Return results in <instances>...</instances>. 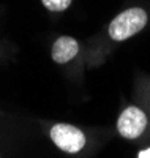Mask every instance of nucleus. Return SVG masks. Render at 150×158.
Returning a JSON list of instances; mask_svg holds the SVG:
<instances>
[{"label":"nucleus","mask_w":150,"mask_h":158,"mask_svg":"<svg viewBox=\"0 0 150 158\" xmlns=\"http://www.w3.org/2000/svg\"><path fill=\"white\" fill-rule=\"evenodd\" d=\"M147 22H148L147 11L141 6H133L119 13L111 21L107 27V33L112 41H127L128 38L142 32Z\"/></svg>","instance_id":"obj_1"},{"label":"nucleus","mask_w":150,"mask_h":158,"mask_svg":"<svg viewBox=\"0 0 150 158\" xmlns=\"http://www.w3.org/2000/svg\"><path fill=\"white\" fill-rule=\"evenodd\" d=\"M49 138L54 146L65 153H79L85 147L87 138L84 131L71 123H56L49 130Z\"/></svg>","instance_id":"obj_2"},{"label":"nucleus","mask_w":150,"mask_h":158,"mask_svg":"<svg viewBox=\"0 0 150 158\" xmlns=\"http://www.w3.org/2000/svg\"><path fill=\"white\" fill-rule=\"evenodd\" d=\"M147 123H148L147 114L141 108L128 106L120 112L117 118V131L123 139L134 141L144 135Z\"/></svg>","instance_id":"obj_3"},{"label":"nucleus","mask_w":150,"mask_h":158,"mask_svg":"<svg viewBox=\"0 0 150 158\" xmlns=\"http://www.w3.org/2000/svg\"><path fill=\"white\" fill-rule=\"evenodd\" d=\"M77 54H79L77 40L73 36H66V35L57 38L52 44V49H51L52 60L59 65H65L68 62H71L73 59H76Z\"/></svg>","instance_id":"obj_4"},{"label":"nucleus","mask_w":150,"mask_h":158,"mask_svg":"<svg viewBox=\"0 0 150 158\" xmlns=\"http://www.w3.org/2000/svg\"><path fill=\"white\" fill-rule=\"evenodd\" d=\"M41 3L51 13H62L71 6L73 0H41Z\"/></svg>","instance_id":"obj_5"},{"label":"nucleus","mask_w":150,"mask_h":158,"mask_svg":"<svg viewBox=\"0 0 150 158\" xmlns=\"http://www.w3.org/2000/svg\"><path fill=\"white\" fill-rule=\"evenodd\" d=\"M136 156L138 158H150V147L144 149V150H139L138 153H136Z\"/></svg>","instance_id":"obj_6"}]
</instances>
